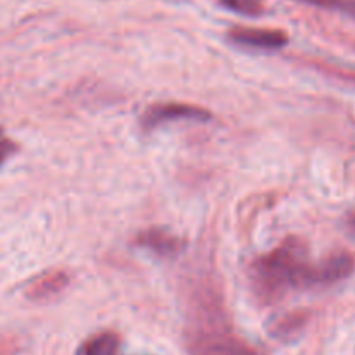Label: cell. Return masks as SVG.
Returning <instances> with one entry per match:
<instances>
[{"label":"cell","instance_id":"1","mask_svg":"<svg viewBox=\"0 0 355 355\" xmlns=\"http://www.w3.org/2000/svg\"><path fill=\"white\" fill-rule=\"evenodd\" d=\"M307 260V248L297 238H288L276 250L260 257L252 269L259 297L270 302L291 288L311 286L312 266Z\"/></svg>","mask_w":355,"mask_h":355},{"label":"cell","instance_id":"2","mask_svg":"<svg viewBox=\"0 0 355 355\" xmlns=\"http://www.w3.org/2000/svg\"><path fill=\"white\" fill-rule=\"evenodd\" d=\"M187 349L191 355H260L239 338L218 302L200 300L191 312L187 326Z\"/></svg>","mask_w":355,"mask_h":355},{"label":"cell","instance_id":"3","mask_svg":"<svg viewBox=\"0 0 355 355\" xmlns=\"http://www.w3.org/2000/svg\"><path fill=\"white\" fill-rule=\"evenodd\" d=\"M211 114L200 106H191V104H156L151 106L142 116V125L146 128H155L158 125L166 123L173 120H198L207 121L210 120Z\"/></svg>","mask_w":355,"mask_h":355},{"label":"cell","instance_id":"4","mask_svg":"<svg viewBox=\"0 0 355 355\" xmlns=\"http://www.w3.org/2000/svg\"><path fill=\"white\" fill-rule=\"evenodd\" d=\"M355 269V259L350 253H335L324 262L312 266L311 286H328L345 279Z\"/></svg>","mask_w":355,"mask_h":355},{"label":"cell","instance_id":"5","mask_svg":"<svg viewBox=\"0 0 355 355\" xmlns=\"http://www.w3.org/2000/svg\"><path fill=\"white\" fill-rule=\"evenodd\" d=\"M229 40L243 47L276 51L288 44V35L281 30H260V28H234L229 31Z\"/></svg>","mask_w":355,"mask_h":355},{"label":"cell","instance_id":"6","mask_svg":"<svg viewBox=\"0 0 355 355\" xmlns=\"http://www.w3.org/2000/svg\"><path fill=\"white\" fill-rule=\"evenodd\" d=\"M68 284L69 276L64 270H54V272L42 274V276L35 277V279L28 284L26 297L35 302L49 300V298L55 297V295H59L61 291H64Z\"/></svg>","mask_w":355,"mask_h":355},{"label":"cell","instance_id":"7","mask_svg":"<svg viewBox=\"0 0 355 355\" xmlns=\"http://www.w3.org/2000/svg\"><path fill=\"white\" fill-rule=\"evenodd\" d=\"M137 245L162 257L177 255L180 250L179 238L170 234L168 231H163V229H149V231L141 232L137 238Z\"/></svg>","mask_w":355,"mask_h":355},{"label":"cell","instance_id":"8","mask_svg":"<svg viewBox=\"0 0 355 355\" xmlns=\"http://www.w3.org/2000/svg\"><path fill=\"white\" fill-rule=\"evenodd\" d=\"M120 350V336L116 333H101L83 343L80 355H116Z\"/></svg>","mask_w":355,"mask_h":355},{"label":"cell","instance_id":"9","mask_svg":"<svg viewBox=\"0 0 355 355\" xmlns=\"http://www.w3.org/2000/svg\"><path fill=\"white\" fill-rule=\"evenodd\" d=\"M222 6L245 16H259L263 12L262 0H220Z\"/></svg>","mask_w":355,"mask_h":355},{"label":"cell","instance_id":"10","mask_svg":"<svg viewBox=\"0 0 355 355\" xmlns=\"http://www.w3.org/2000/svg\"><path fill=\"white\" fill-rule=\"evenodd\" d=\"M305 2L312 3V6L324 7V9L340 10V12L355 17V0H305Z\"/></svg>","mask_w":355,"mask_h":355},{"label":"cell","instance_id":"11","mask_svg":"<svg viewBox=\"0 0 355 355\" xmlns=\"http://www.w3.org/2000/svg\"><path fill=\"white\" fill-rule=\"evenodd\" d=\"M302 324H304V321H302L300 318H293V315H291V318H286V319H284V321L277 322L276 331H274V335H277V336H290L291 333L297 331V329L300 328Z\"/></svg>","mask_w":355,"mask_h":355},{"label":"cell","instance_id":"12","mask_svg":"<svg viewBox=\"0 0 355 355\" xmlns=\"http://www.w3.org/2000/svg\"><path fill=\"white\" fill-rule=\"evenodd\" d=\"M10 151H12V144H9V142L6 141L0 142V165H2L3 159L10 155Z\"/></svg>","mask_w":355,"mask_h":355},{"label":"cell","instance_id":"13","mask_svg":"<svg viewBox=\"0 0 355 355\" xmlns=\"http://www.w3.org/2000/svg\"><path fill=\"white\" fill-rule=\"evenodd\" d=\"M349 224L352 225V227L355 229V214H352V215H350V217H349Z\"/></svg>","mask_w":355,"mask_h":355}]
</instances>
